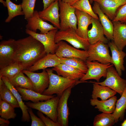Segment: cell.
I'll list each match as a JSON object with an SVG mask.
<instances>
[{"label":"cell","mask_w":126,"mask_h":126,"mask_svg":"<svg viewBox=\"0 0 126 126\" xmlns=\"http://www.w3.org/2000/svg\"><path fill=\"white\" fill-rule=\"evenodd\" d=\"M16 44L13 61L22 66L24 70L47 54L42 44L30 35L16 40Z\"/></svg>","instance_id":"obj_1"},{"label":"cell","mask_w":126,"mask_h":126,"mask_svg":"<svg viewBox=\"0 0 126 126\" xmlns=\"http://www.w3.org/2000/svg\"><path fill=\"white\" fill-rule=\"evenodd\" d=\"M49 76V86L42 93L47 95L56 94L60 97L66 89L80 83L86 82L80 80H72L64 77L53 73L52 69H46Z\"/></svg>","instance_id":"obj_2"},{"label":"cell","mask_w":126,"mask_h":126,"mask_svg":"<svg viewBox=\"0 0 126 126\" xmlns=\"http://www.w3.org/2000/svg\"><path fill=\"white\" fill-rule=\"evenodd\" d=\"M63 40L67 42L77 49H81L85 50H88L91 45L88 40L80 37L76 30L72 28L57 32L55 38V43Z\"/></svg>","instance_id":"obj_3"},{"label":"cell","mask_w":126,"mask_h":126,"mask_svg":"<svg viewBox=\"0 0 126 126\" xmlns=\"http://www.w3.org/2000/svg\"><path fill=\"white\" fill-rule=\"evenodd\" d=\"M60 10V30L72 28L77 29V20L75 14L76 9L68 4L60 0L58 1Z\"/></svg>","instance_id":"obj_4"},{"label":"cell","mask_w":126,"mask_h":126,"mask_svg":"<svg viewBox=\"0 0 126 126\" xmlns=\"http://www.w3.org/2000/svg\"><path fill=\"white\" fill-rule=\"evenodd\" d=\"M108 44L102 41L91 45L87 51V60L97 61L103 64H112L111 56L110 55Z\"/></svg>","instance_id":"obj_5"},{"label":"cell","mask_w":126,"mask_h":126,"mask_svg":"<svg viewBox=\"0 0 126 126\" xmlns=\"http://www.w3.org/2000/svg\"><path fill=\"white\" fill-rule=\"evenodd\" d=\"M60 97L57 96L44 102L25 103L28 107L36 109L46 115L56 122H57V107Z\"/></svg>","instance_id":"obj_6"},{"label":"cell","mask_w":126,"mask_h":126,"mask_svg":"<svg viewBox=\"0 0 126 126\" xmlns=\"http://www.w3.org/2000/svg\"><path fill=\"white\" fill-rule=\"evenodd\" d=\"M121 77L112 66L107 69L106 79L104 81L101 82L92 81L90 82L107 87L121 96L126 87V80Z\"/></svg>","instance_id":"obj_7"},{"label":"cell","mask_w":126,"mask_h":126,"mask_svg":"<svg viewBox=\"0 0 126 126\" xmlns=\"http://www.w3.org/2000/svg\"><path fill=\"white\" fill-rule=\"evenodd\" d=\"M85 63L88 67V71L80 80L86 82H87L86 80L89 79H94L97 82H99L100 79L102 77H106L107 69L114 66L111 63L103 64L96 61L86 60Z\"/></svg>","instance_id":"obj_8"},{"label":"cell","mask_w":126,"mask_h":126,"mask_svg":"<svg viewBox=\"0 0 126 126\" xmlns=\"http://www.w3.org/2000/svg\"><path fill=\"white\" fill-rule=\"evenodd\" d=\"M58 28L51 30L48 33L42 34L26 29L25 32L41 43L43 45L46 54H54L58 47V44L55 41V35Z\"/></svg>","instance_id":"obj_9"},{"label":"cell","mask_w":126,"mask_h":126,"mask_svg":"<svg viewBox=\"0 0 126 126\" xmlns=\"http://www.w3.org/2000/svg\"><path fill=\"white\" fill-rule=\"evenodd\" d=\"M16 46V40L13 39L0 42V69L14 63L13 59Z\"/></svg>","instance_id":"obj_10"},{"label":"cell","mask_w":126,"mask_h":126,"mask_svg":"<svg viewBox=\"0 0 126 126\" xmlns=\"http://www.w3.org/2000/svg\"><path fill=\"white\" fill-rule=\"evenodd\" d=\"M23 73L31 80L34 91L41 94L48 87L49 83L48 74L46 69L40 73H36L26 70H23Z\"/></svg>","instance_id":"obj_11"},{"label":"cell","mask_w":126,"mask_h":126,"mask_svg":"<svg viewBox=\"0 0 126 126\" xmlns=\"http://www.w3.org/2000/svg\"><path fill=\"white\" fill-rule=\"evenodd\" d=\"M73 87H71L66 89L60 98L57 109V122L60 126H68L69 112L67 102Z\"/></svg>","instance_id":"obj_12"},{"label":"cell","mask_w":126,"mask_h":126,"mask_svg":"<svg viewBox=\"0 0 126 126\" xmlns=\"http://www.w3.org/2000/svg\"><path fill=\"white\" fill-rule=\"evenodd\" d=\"M58 47L55 54L59 57H75L85 62L88 56L87 50H80L61 41L57 43Z\"/></svg>","instance_id":"obj_13"},{"label":"cell","mask_w":126,"mask_h":126,"mask_svg":"<svg viewBox=\"0 0 126 126\" xmlns=\"http://www.w3.org/2000/svg\"><path fill=\"white\" fill-rule=\"evenodd\" d=\"M27 20L26 29L35 32H36L38 29L40 31V33L45 34L57 28L43 20L39 17L38 12L36 10L34 11L32 16Z\"/></svg>","instance_id":"obj_14"},{"label":"cell","mask_w":126,"mask_h":126,"mask_svg":"<svg viewBox=\"0 0 126 126\" xmlns=\"http://www.w3.org/2000/svg\"><path fill=\"white\" fill-rule=\"evenodd\" d=\"M58 0H56L42 11H39V17L45 21L50 22L58 29L60 28Z\"/></svg>","instance_id":"obj_15"},{"label":"cell","mask_w":126,"mask_h":126,"mask_svg":"<svg viewBox=\"0 0 126 126\" xmlns=\"http://www.w3.org/2000/svg\"><path fill=\"white\" fill-rule=\"evenodd\" d=\"M91 22L92 28L88 32V40L90 44L92 45L99 41L108 43L109 40L104 36L103 28L99 20L92 18Z\"/></svg>","instance_id":"obj_16"},{"label":"cell","mask_w":126,"mask_h":126,"mask_svg":"<svg viewBox=\"0 0 126 126\" xmlns=\"http://www.w3.org/2000/svg\"><path fill=\"white\" fill-rule=\"evenodd\" d=\"M97 3L103 12L112 21L120 6L126 4L125 0H93Z\"/></svg>","instance_id":"obj_17"},{"label":"cell","mask_w":126,"mask_h":126,"mask_svg":"<svg viewBox=\"0 0 126 126\" xmlns=\"http://www.w3.org/2000/svg\"><path fill=\"white\" fill-rule=\"evenodd\" d=\"M92 9L94 12L98 16L99 20L103 28L104 35L109 40L113 41L114 26L112 22L102 11L97 2L94 1Z\"/></svg>","instance_id":"obj_18"},{"label":"cell","mask_w":126,"mask_h":126,"mask_svg":"<svg viewBox=\"0 0 126 126\" xmlns=\"http://www.w3.org/2000/svg\"><path fill=\"white\" fill-rule=\"evenodd\" d=\"M75 13L78 25L76 32L80 37L88 40V28L91 24V20L93 17L88 14L76 9Z\"/></svg>","instance_id":"obj_19"},{"label":"cell","mask_w":126,"mask_h":126,"mask_svg":"<svg viewBox=\"0 0 126 126\" xmlns=\"http://www.w3.org/2000/svg\"><path fill=\"white\" fill-rule=\"evenodd\" d=\"M52 69L59 75L76 80H79L85 74L78 69L61 63L54 67Z\"/></svg>","instance_id":"obj_20"},{"label":"cell","mask_w":126,"mask_h":126,"mask_svg":"<svg viewBox=\"0 0 126 126\" xmlns=\"http://www.w3.org/2000/svg\"><path fill=\"white\" fill-rule=\"evenodd\" d=\"M112 22L113 41L119 50H122L126 45V24L119 21Z\"/></svg>","instance_id":"obj_21"},{"label":"cell","mask_w":126,"mask_h":126,"mask_svg":"<svg viewBox=\"0 0 126 126\" xmlns=\"http://www.w3.org/2000/svg\"><path fill=\"white\" fill-rule=\"evenodd\" d=\"M108 44L112 53V64L115 66L118 74L121 76L122 71L125 70L124 66V58L126 54L122 50H119L113 41L109 42Z\"/></svg>","instance_id":"obj_22"},{"label":"cell","mask_w":126,"mask_h":126,"mask_svg":"<svg viewBox=\"0 0 126 126\" xmlns=\"http://www.w3.org/2000/svg\"><path fill=\"white\" fill-rule=\"evenodd\" d=\"M60 63L59 58L55 54L49 53L26 70L34 72L39 70L45 69L49 67H54Z\"/></svg>","instance_id":"obj_23"},{"label":"cell","mask_w":126,"mask_h":126,"mask_svg":"<svg viewBox=\"0 0 126 126\" xmlns=\"http://www.w3.org/2000/svg\"><path fill=\"white\" fill-rule=\"evenodd\" d=\"M0 78H1L5 85L11 91L18 101L22 112L21 121L23 122H29L31 118L28 111V107L23 101L21 95L8 78L5 76H2Z\"/></svg>","instance_id":"obj_24"},{"label":"cell","mask_w":126,"mask_h":126,"mask_svg":"<svg viewBox=\"0 0 126 126\" xmlns=\"http://www.w3.org/2000/svg\"><path fill=\"white\" fill-rule=\"evenodd\" d=\"M117 98L114 96L105 101H100L97 98L90 100L91 105L95 106V108L103 113H112L116 108Z\"/></svg>","instance_id":"obj_25"},{"label":"cell","mask_w":126,"mask_h":126,"mask_svg":"<svg viewBox=\"0 0 126 126\" xmlns=\"http://www.w3.org/2000/svg\"><path fill=\"white\" fill-rule=\"evenodd\" d=\"M23 100L31 101L34 103L46 101L53 97L54 95H47L38 93L32 90L16 87Z\"/></svg>","instance_id":"obj_26"},{"label":"cell","mask_w":126,"mask_h":126,"mask_svg":"<svg viewBox=\"0 0 126 126\" xmlns=\"http://www.w3.org/2000/svg\"><path fill=\"white\" fill-rule=\"evenodd\" d=\"M91 94L92 99L99 98L102 101H106L114 96L117 92L109 88L93 83Z\"/></svg>","instance_id":"obj_27"},{"label":"cell","mask_w":126,"mask_h":126,"mask_svg":"<svg viewBox=\"0 0 126 126\" xmlns=\"http://www.w3.org/2000/svg\"><path fill=\"white\" fill-rule=\"evenodd\" d=\"M0 97L15 108L20 107L19 103L13 94L0 78Z\"/></svg>","instance_id":"obj_28"},{"label":"cell","mask_w":126,"mask_h":126,"mask_svg":"<svg viewBox=\"0 0 126 126\" xmlns=\"http://www.w3.org/2000/svg\"><path fill=\"white\" fill-rule=\"evenodd\" d=\"M126 109V87L120 98L117 100L116 103L115 109L112 113L115 119V123L119 120H122Z\"/></svg>","instance_id":"obj_29"},{"label":"cell","mask_w":126,"mask_h":126,"mask_svg":"<svg viewBox=\"0 0 126 126\" xmlns=\"http://www.w3.org/2000/svg\"><path fill=\"white\" fill-rule=\"evenodd\" d=\"M8 79L15 88L19 87L34 91L33 85L31 80L24 75L22 71L14 77Z\"/></svg>","instance_id":"obj_30"},{"label":"cell","mask_w":126,"mask_h":126,"mask_svg":"<svg viewBox=\"0 0 126 126\" xmlns=\"http://www.w3.org/2000/svg\"><path fill=\"white\" fill-rule=\"evenodd\" d=\"M60 63L65 64L80 70L85 74L88 70L85 62L75 57H59Z\"/></svg>","instance_id":"obj_31"},{"label":"cell","mask_w":126,"mask_h":126,"mask_svg":"<svg viewBox=\"0 0 126 126\" xmlns=\"http://www.w3.org/2000/svg\"><path fill=\"white\" fill-rule=\"evenodd\" d=\"M24 70L22 66L14 62L0 69V77L5 76L11 79Z\"/></svg>","instance_id":"obj_32"},{"label":"cell","mask_w":126,"mask_h":126,"mask_svg":"<svg viewBox=\"0 0 126 126\" xmlns=\"http://www.w3.org/2000/svg\"><path fill=\"white\" fill-rule=\"evenodd\" d=\"M116 123L112 113H103L97 115L94 118V126H111Z\"/></svg>","instance_id":"obj_33"},{"label":"cell","mask_w":126,"mask_h":126,"mask_svg":"<svg viewBox=\"0 0 126 126\" xmlns=\"http://www.w3.org/2000/svg\"><path fill=\"white\" fill-rule=\"evenodd\" d=\"M8 16L5 21L6 23H8L14 17L20 15H24L21 4H17L12 2L10 0H6Z\"/></svg>","instance_id":"obj_34"},{"label":"cell","mask_w":126,"mask_h":126,"mask_svg":"<svg viewBox=\"0 0 126 126\" xmlns=\"http://www.w3.org/2000/svg\"><path fill=\"white\" fill-rule=\"evenodd\" d=\"M14 108L0 97V116L1 117L8 120L14 119L16 116Z\"/></svg>","instance_id":"obj_35"},{"label":"cell","mask_w":126,"mask_h":126,"mask_svg":"<svg viewBox=\"0 0 126 126\" xmlns=\"http://www.w3.org/2000/svg\"><path fill=\"white\" fill-rule=\"evenodd\" d=\"M72 6L76 9L88 14L93 18L99 19L97 14L94 12L89 0H79Z\"/></svg>","instance_id":"obj_36"},{"label":"cell","mask_w":126,"mask_h":126,"mask_svg":"<svg viewBox=\"0 0 126 126\" xmlns=\"http://www.w3.org/2000/svg\"><path fill=\"white\" fill-rule=\"evenodd\" d=\"M36 0H22L21 5L25 19L27 20L32 17L34 11Z\"/></svg>","instance_id":"obj_37"},{"label":"cell","mask_w":126,"mask_h":126,"mask_svg":"<svg viewBox=\"0 0 126 126\" xmlns=\"http://www.w3.org/2000/svg\"><path fill=\"white\" fill-rule=\"evenodd\" d=\"M119 21L122 23H126V4L118 9L116 17L112 21Z\"/></svg>","instance_id":"obj_38"},{"label":"cell","mask_w":126,"mask_h":126,"mask_svg":"<svg viewBox=\"0 0 126 126\" xmlns=\"http://www.w3.org/2000/svg\"><path fill=\"white\" fill-rule=\"evenodd\" d=\"M28 112L32 120L31 126H46L40 118H38L34 114L32 108L28 107Z\"/></svg>","instance_id":"obj_39"},{"label":"cell","mask_w":126,"mask_h":126,"mask_svg":"<svg viewBox=\"0 0 126 126\" xmlns=\"http://www.w3.org/2000/svg\"><path fill=\"white\" fill-rule=\"evenodd\" d=\"M37 113L46 126H60L58 122H54L48 117H46L41 112L38 111Z\"/></svg>","instance_id":"obj_40"},{"label":"cell","mask_w":126,"mask_h":126,"mask_svg":"<svg viewBox=\"0 0 126 126\" xmlns=\"http://www.w3.org/2000/svg\"><path fill=\"white\" fill-rule=\"evenodd\" d=\"M43 0V9L44 10L47 8L51 4L56 0Z\"/></svg>","instance_id":"obj_41"},{"label":"cell","mask_w":126,"mask_h":126,"mask_svg":"<svg viewBox=\"0 0 126 126\" xmlns=\"http://www.w3.org/2000/svg\"><path fill=\"white\" fill-rule=\"evenodd\" d=\"M8 120L0 117V125L1 126H8L10 123Z\"/></svg>","instance_id":"obj_42"},{"label":"cell","mask_w":126,"mask_h":126,"mask_svg":"<svg viewBox=\"0 0 126 126\" xmlns=\"http://www.w3.org/2000/svg\"><path fill=\"white\" fill-rule=\"evenodd\" d=\"M65 3L72 6L76 2L79 0H60Z\"/></svg>","instance_id":"obj_43"},{"label":"cell","mask_w":126,"mask_h":126,"mask_svg":"<svg viewBox=\"0 0 126 126\" xmlns=\"http://www.w3.org/2000/svg\"><path fill=\"white\" fill-rule=\"evenodd\" d=\"M0 2L2 3L5 7H6V1L4 0H0Z\"/></svg>","instance_id":"obj_44"},{"label":"cell","mask_w":126,"mask_h":126,"mask_svg":"<svg viewBox=\"0 0 126 126\" xmlns=\"http://www.w3.org/2000/svg\"><path fill=\"white\" fill-rule=\"evenodd\" d=\"M121 126H126V119L121 124Z\"/></svg>","instance_id":"obj_45"},{"label":"cell","mask_w":126,"mask_h":126,"mask_svg":"<svg viewBox=\"0 0 126 126\" xmlns=\"http://www.w3.org/2000/svg\"><path fill=\"white\" fill-rule=\"evenodd\" d=\"M89 1L91 3H92L93 1V0H89Z\"/></svg>","instance_id":"obj_46"},{"label":"cell","mask_w":126,"mask_h":126,"mask_svg":"<svg viewBox=\"0 0 126 126\" xmlns=\"http://www.w3.org/2000/svg\"></svg>","instance_id":"obj_47"},{"label":"cell","mask_w":126,"mask_h":126,"mask_svg":"<svg viewBox=\"0 0 126 126\" xmlns=\"http://www.w3.org/2000/svg\"></svg>","instance_id":"obj_48"}]
</instances>
